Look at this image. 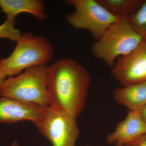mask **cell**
<instances>
[{
	"label": "cell",
	"mask_w": 146,
	"mask_h": 146,
	"mask_svg": "<svg viewBox=\"0 0 146 146\" xmlns=\"http://www.w3.org/2000/svg\"><path fill=\"white\" fill-rule=\"evenodd\" d=\"M91 81L86 68L76 60L56 61L49 66L50 107L77 118L84 108Z\"/></svg>",
	"instance_id": "1"
},
{
	"label": "cell",
	"mask_w": 146,
	"mask_h": 146,
	"mask_svg": "<svg viewBox=\"0 0 146 146\" xmlns=\"http://www.w3.org/2000/svg\"><path fill=\"white\" fill-rule=\"evenodd\" d=\"M49 78L48 65L31 67L17 76L6 79L0 88V96L43 107L49 106Z\"/></svg>",
	"instance_id": "2"
},
{
	"label": "cell",
	"mask_w": 146,
	"mask_h": 146,
	"mask_svg": "<svg viewBox=\"0 0 146 146\" xmlns=\"http://www.w3.org/2000/svg\"><path fill=\"white\" fill-rule=\"evenodd\" d=\"M16 43L10 55L0 60V71L7 77H13L36 65H47L52 59L53 48L44 36L28 32L22 34Z\"/></svg>",
	"instance_id": "3"
},
{
	"label": "cell",
	"mask_w": 146,
	"mask_h": 146,
	"mask_svg": "<svg viewBox=\"0 0 146 146\" xmlns=\"http://www.w3.org/2000/svg\"><path fill=\"white\" fill-rule=\"evenodd\" d=\"M142 40L131 26L127 18H121L92 44L91 50L95 57L112 68L117 58L128 54Z\"/></svg>",
	"instance_id": "4"
},
{
	"label": "cell",
	"mask_w": 146,
	"mask_h": 146,
	"mask_svg": "<svg viewBox=\"0 0 146 146\" xmlns=\"http://www.w3.org/2000/svg\"><path fill=\"white\" fill-rule=\"evenodd\" d=\"M75 11L67 14L68 23L77 29L86 30L96 41L98 40L111 25L120 18L112 15L97 0H65Z\"/></svg>",
	"instance_id": "5"
},
{
	"label": "cell",
	"mask_w": 146,
	"mask_h": 146,
	"mask_svg": "<svg viewBox=\"0 0 146 146\" xmlns=\"http://www.w3.org/2000/svg\"><path fill=\"white\" fill-rule=\"evenodd\" d=\"M35 125L52 146H75L80 133L76 118L55 111L49 106Z\"/></svg>",
	"instance_id": "6"
},
{
	"label": "cell",
	"mask_w": 146,
	"mask_h": 146,
	"mask_svg": "<svg viewBox=\"0 0 146 146\" xmlns=\"http://www.w3.org/2000/svg\"><path fill=\"white\" fill-rule=\"evenodd\" d=\"M112 69V76L123 86L146 82V41L119 57Z\"/></svg>",
	"instance_id": "7"
},
{
	"label": "cell",
	"mask_w": 146,
	"mask_h": 146,
	"mask_svg": "<svg viewBox=\"0 0 146 146\" xmlns=\"http://www.w3.org/2000/svg\"><path fill=\"white\" fill-rule=\"evenodd\" d=\"M47 107L1 97L0 98V122L13 123L27 120L35 124L42 118Z\"/></svg>",
	"instance_id": "8"
},
{
	"label": "cell",
	"mask_w": 146,
	"mask_h": 146,
	"mask_svg": "<svg viewBox=\"0 0 146 146\" xmlns=\"http://www.w3.org/2000/svg\"><path fill=\"white\" fill-rule=\"evenodd\" d=\"M145 134L146 124L139 112L129 110L125 119L118 124L114 131L108 135L106 140L108 143L123 146Z\"/></svg>",
	"instance_id": "9"
},
{
	"label": "cell",
	"mask_w": 146,
	"mask_h": 146,
	"mask_svg": "<svg viewBox=\"0 0 146 146\" xmlns=\"http://www.w3.org/2000/svg\"><path fill=\"white\" fill-rule=\"evenodd\" d=\"M0 8L11 21H15L21 13H30L40 21L47 18L45 3L42 0H0Z\"/></svg>",
	"instance_id": "10"
},
{
	"label": "cell",
	"mask_w": 146,
	"mask_h": 146,
	"mask_svg": "<svg viewBox=\"0 0 146 146\" xmlns=\"http://www.w3.org/2000/svg\"><path fill=\"white\" fill-rule=\"evenodd\" d=\"M114 99L129 111L139 112L146 105V82L115 89Z\"/></svg>",
	"instance_id": "11"
},
{
	"label": "cell",
	"mask_w": 146,
	"mask_h": 146,
	"mask_svg": "<svg viewBox=\"0 0 146 146\" xmlns=\"http://www.w3.org/2000/svg\"><path fill=\"white\" fill-rule=\"evenodd\" d=\"M145 0H97L113 16L119 18H127L141 7Z\"/></svg>",
	"instance_id": "12"
},
{
	"label": "cell",
	"mask_w": 146,
	"mask_h": 146,
	"mask_svg": "<svg viewBox=\"0 0 146 146\" xmlns=\"http://www.w3.org/2000/svg\"><path fill=\"white\" fill-rule=\"evenodd\" d=\"M132 28L143 40L146 41V0L136 12L127 17Z\"/></svg>",
	"instance_id": "13"
},
{
	"label": "cell",
	"mask_w": 146,
	"mask_h": 146,
	"mask_svg": "<svg viewBox=\"0 0 146 146\" xmlns=\"http://www.w3.org/2000/svg\"><path fill=\"white\" fill-rule=\"evenodd\" d=\"M15 21L6 19L0 25V38H5L17 42L21 38V31L15 27Z\"/></svg>",
	"instance_id": "14"
},
{
	"label": "cell",
	"mask_w": 146,
	"mask_h": 146,
	"mask_svg": "<svg viewBox=\"0 0 146 146\" xmlns=\"http://www.w3.org/2000/svg\"><path fill=\"white\" fill-rule=\"evenodd\" d=\"M123 146H146V134L140 136L130 143Z\"/></svg>",
	"instance_id": "15"
},
{
	"label": "cell",
	"mask_w": 146,
	"mask_h": 146,
	"mask_svg": "<svg viewBox=\"0 0 146 146\" xmlns=\"http://www.w3.org/2000/svg\"><path fill=\"white\" fill-rule=\"evenodd\" d=\"M142 119L146 124V105L139 111Z\"/></svg>",
	"instance_id": "16"
},
{
	"label": "cell",
	"mask_w": 146,
	"mask_h": 146,
	"mask_svg": "<svg viewBox=\"0 0 146 146\" xmlns=\"http://www.w3.org/2000/svg\"><path fill=\"white\" fill-rule=\"evenodd\" d=\"M7 76L5 75L1 71H0V88L2 86L3 84L6 79Z\"/></svg>",
	"instance_id": "17"
},
{
	"label": "cell",
	"mask_w": 146,
	"mask_h": 146,
	"mask_svg": "<svg viewBox=\"0 0 146 146\" xmlns=\"http://www.w3.org/2000/svg\"><path fill=\"white\" fill-rule=\"evenodd\" d=\"M11 146H19V144L18 143V141L17 140H15L12 142L11 145Z\"/></svg>",
	"instance_id": "18"
},
{
	"label": "cell",
	"mask_w": 146,
	"mask_h": 146,
	"mask_svg": "<svg viewBox=\"0 0 146 146\" xmlns=\"http://www.w3.org/2000/svg\"><path fill=\"white\" fill-rule=\"evenodd\" d=\"M1 10H0V13H1Z\"/></svg>",
	"instance_id": "19"
},
{
	"label": "cell",
	"mask_w": 146,
	"mask_h": 146,
	"mask_svg": "<svg viewBox=\"0 0 146 146\" xmlns=\"http://www.w3.org/2000/svg\"><path fill=\"white\" fill-rule=\"evenodd\" d=\"M86 146H89V145H86Z\"/></svg>",
	"instance_id": "20"
}]
</instances>
